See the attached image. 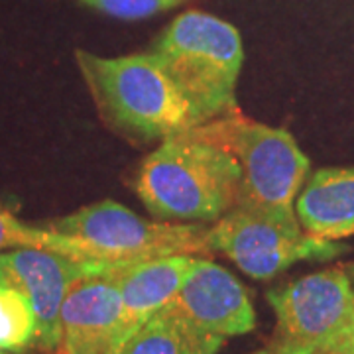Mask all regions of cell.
Listing matches in <instances>:
<instances>
[{"mask_svg": "<svg viewBox=\"0 0 354 354\" xmlns=\"http://www.w3.org/2000/svg\"><path fill=\"white\" fill-rule=\"evenodd\" d=\"M36 341V313L12 281L0 290V351L22 354Z\"/></svg>", "mask_w": 354, "mask_h": 354, "instance_id": "9a60e30c", "label": "cell"}, {"mask_svg": "<svg viewBox=\"0 0 354 354\" xmlns=\"http://www.w3.org/2000/svg\"><path fill=\"white\" fill-rule=\"evenodd\" d=\"M239 187L236 160L189 132L162 140L134 177L142 205L167 223H215L234 209Z\"/></svg>", "mask_w": 354, "mask_h": 354, "instance_id": "7a4b0ae2", "label": "cell"}, {"mask_svg": "<svg viewBox=\"0 0 354 354\" xmlns=\"http://www.w3.org/2000/svg\"><path fill=\"white\" fill-rule=\"evenodd\" d=\"M8 283H10V279H8V276H6V274H4V270L0 268V290H2L4 286H8Z\"/></svg>", "mask_w": 354, "mask_h": 354, "instance_id": "d6986e66", "label": "cell"}, {"mask_svg": "<svg viewBox=\"0 0 354 354\" xmlns=\"http://www.w3.org/2000/svg\"><path fill=\"white\" fill-rule=\"evenodd\" d=\"M0 354H8V353H2V351H0Z\"/></svg>", "mask_w": 354, "mask_h": 354, "instance_id": "44dd1931", "label": "cell"}, {"mask_svg": "<svg viewBox=\"0 0 354 354\" xmlns=\"http://www.w3.org/2000/svg\"><path fill=\"white\" fill-rule=\"evenodd\" d=\"M209 246L252 279H272L297 262L333 260L348 252L339 242L288 230L236 207L209 227Z\"/></svg>", "mask_w": 354, "mask_h": 354, "instance_id": "52a82bcc", "label": "cell"}, {"mask_svg": "<svg viewBox=\"0 0 354 354\" xmlns=\"http://www.w3.org/2000/svg\"><path fill=\"white\" fill-rule=\"evenodd\" d=\"M6 248H39L51 252L65 254L85 262H104L101 254L79 239L62 234L51 228H39L20 223L12 213L0 209V250ZM111 264V262H104Z\"/></svg>", "mask_w": 354, "mask_h": 354, "instance_id": "5bb4252c", "label": "cell"}, {"mask_svg": "<svg viewBox=\"0 0 354 354\" xmlns=\"http://www.w3.org/2000/svg\"><path fill=\"white\" fill-rule=\"evenodd\" d=\"M254 354H272L268 348H262V351H258V353H254Z\"/></svg>", "mask_w": 354, "mask_h": 354, "instance_id": "ffe728a7", "label": "cell"}, {"mask_svg": "<svg viewBox=\"0 0 354 354\" xmlns=\"http://www.w3.org/2000/svg\"><path fill=\"white\" fill-rule=\"evenodd\" d=\"M197 258V254H171L122 266L114 272L122 307L116 353L134 330L171 301Z\"/></svg>", "mask_w": 354, "mask_h": 354, "instance_id": "8fae6325", "label": "cell"}, {"mask_svg": "<svg viewBox=\"0 0 354 354\" xmlns=\"http://www.w3.org/2000/svg\"><path fill=\"white\" fill-rule=\"evenodd\" d=\"M228 152L241 167L236 209L301 230L295 199L309 174V158L286 128L252 120L239 111L187 130Z\"/></svg>", "mask_w": 354, "mask_h": 354, "instance_id": "3957f363", "label": "cell"}, {"mask_svg": "<svg viewBox=\"0 0 354 354\" xmlns=\"http://www.w3.org/2000/svg\"><path fill=\"white\" fill-rule=\"evenodd\" d=\"M93 10L122 20H140L158 12L169 10L183 0H79Z\"/></svg>", "mask_w": 354, "mask_h": 354, "instance_id": "2e32d148", "label": "cell"}, {"mask_svg": "<svg viewBox=\"0 0 354 354\" xmlns=\"http://www.w3.org/2000/svg\"><path fill=\"white\" fill-rule=\"evenodd\" d=\"M118 268L73 281L62 305V341L55 354H116L122 313L114 274Z\"/></svg>", "mask_w": 354, "mask_h": 354, "instance_id": "30bf717a", "label": "cell"}, {"mask_svg": "<svg viewBox=\"0 0 354 354\" xmlns=\"http://www.w3.org/2000/svg\"><path fill=\"white\" fill-rule=\"evenodd\" d=\"M225 339L193 327L164 305L134 330L116 354H216Z\"/></svg>", "mask_w": 354, "mask_h": 354, "instance_id": "4fadbf2b", "label": "cell"}, {"mask_svg": "<svg viewBox=\"0 0 354 354\" xmlns=\"http://www.w3.org/2000/svg\"><path fill=\"white\" fill-rule=\"evenodd\" d=\"M295 215L304 232L323 241L354 234V165L323 167L305 179L295 199Z\"/></svg>", "mask_w": 354, "mask_h": 354, "instance_id": "7c38bea8", "label": "cell"}, {"mask_svg": "<svg viewBox=\"0 0 354 354\" xmlns=\"http://www.w3.org/2000/svg\"><path fill=\"white\" fill-rule=\"evenodd\" d=\"M169 307L193 327L227 341L256 327L248 290L213 258L199 256Z\"/></svg>", "mask_w": 354, "mask_h": 354, "instance_id": "9c48e42d", "label": "cell"}, {"mask_svg": "<svg viewBox=\"0 0 354 354\" xmlns=\"http://www.w3.org/2000/svg\"><path fill=\"white\" fill-rule=\"evenodd\" d=\"M118 266L128 264H104V262H85L75 260L51 250L39 248H16L10 252L0 254V268L34 307L36 313V341L44 353H55L62 341V305L65 295L73 281L79 278L109 272Z\"/></svg>", "mask_w": 354, "mask_h": 354, "instance_id": "ba28073f", "label": "cell"}, {"mask_svg": "<svg viewBox=\"0 0 354 354\" xmlns=\"http://www.w3.org/2000/svg\"><path fill=\"white\" fill-rule=\"evenodd\" d=\"M150 53L201 124L241 111L236 83L244 51L232 24L199 10L183 12L165 28Z\"/></svg>", "mask_w": 354, "mask_h": 354, "instance_id": "277c9868", "label": "cell"}, {"mask_svg": "<svg viewBox=\"0 0 354 354\" xmlns=\"http://www.w3.org/2000/svg\"><path fill=\"white\" fill-rule=\"evenodd\" d=\"M0 209H2V205H0Z\"/></svg>", "mask_w": 354, "mask_h": 354, "instance_id": "7402d4cb", "label": "cell"}, {"mask_svg": "<svg viewBox=\"0 0 354 354\" xmlns=\"http://www.w3.org/2000/svg\"><path fill=\"white\" fill-rule=\"evenodd\" d=\"M276 315L272 354H313L354 321V295L341 266H333L266 293Z\"/></svg>", "mask_w": 354, "mask_h": 354, "instance_id": "8992f818", "label": "cell"}, {"mask_svg": "<svg viewBox=\"0 0 354 354\" xmlns=\"http://www.w3.org/2000/svg\"><path fill=\"white\" fill-rule=\"evenodd\" d=\"M75 62L102 124L114 134L148 144L201 124L150 51L102 57L77 50Z\"/></svg>", "mask_w": 354, "mask_h": 354, "instance_id": "6da1fadb", "label": "cell"}, {"mask_svg": "<svg viewBox=\"0 0 354 354\" xmlns=\"http://www.w3.org/2000/svg\"><path fill=\"white\" fill-rule=\"evenodd\" d=\"M342 268H344V272H346V276H348L351 290H353V295H354V264H342Z\"/></svg>", "mask_w": 354, "mask_h": 354, "instance_id": "ac0fdd59", "label": "cell"}, {"mask_svg": "<svg viewBox=\"0 0 354 354\" xmlns=\"http://www.w3.org/2000/svg\"><path fill=\"white\" fill-rule=\"evenodd\" d=\"M46 228L83 241L111 264H134L171 254L215 256L209 246V227L148 221L111 199L81 207Z\"/></svg>", "mask_w": 354, "mask_h": 354, "instance_id": "5b68a950", "label": "cell"}, {"mask_svg": "<svg viewBox=\"0 0 354 354\" xmlns=\"http://www.w3.org/2000/svg\"><path fill=\"white\" fill-rule=\"evenodd\" d=\"M313 354H354V321L342 330L339 337L327 342L323 348H319Z\"/></svg>", "mask_w": 354, "mask_h": 354, "instance_id": "e0dca14e", "label": "cell"}]
</instances>
